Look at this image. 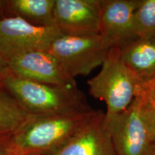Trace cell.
Returning <instances> with one entry per match:
<instances>
[{
  "instance_id": "cell-1",
  "label": "cell",
  "mask_w": 155,
  "mask_h": 155,
  "mask_svg": "<svg viewBox=\"0 0 155 155\" xmlns=\"http://www.w3.org/2000/svg\"><path fill=\"white\" fill-rule=\"evenodd\" d=\"M96 111L71 115H31L6 141L10 155H49L94 117Z\"/></svg>"
},
{
  "instance_id": "cell-2",
  "label": "cell",
  "mask_w": 155,
  "mask_h": 155,
  "mask_svg": "<svg viewBox=\"0 0 155 155\" xmlns=\"http://www.w3.org/2000/svg\"><path fill=\"white\" fill-rule=\"evenodd\" d=\"M0 86L30 115H71L94 111L85 95L74 87H61L21 78L7 69Z\"/></svg>"
},
{
  "instance_id": "cell-3",
  "label": "cell",
  "mask_w": 155,
  "mask_h": 155,
  "mask_svg": "<svg viewBox=\"0 0 155 155\" xmlns=\"http://www.w3.org/2000/svg\"><path fill=\"white\" fill-rule=\"evenodd\" d=\"M101 66L100 72L88 81V85L92 96L105 101L107 110L104 119H109L131 105L140 80L122 61L119 47L110 49Z\"/></svg>"
},
{
  "instance_id": "cell-4",
  "label": "cell",
  "mask_w": 155,
  "mask_h": 155,
  "mask_svg": "<svg viewBox=\"0 0 155 155\" xmlns=\"http://www.w3.org/2000/svg\"><path fill=\"white\" fill-rule=\"evenodd\" d=\"M111 48L100 35L78 36L63 33L54 40L48 51L75 78L90 74L102 65Z\"/></svg>"
},
{
  "instance_id": "cell-5",
  "label": "cell",
  "mask_w": 155,
  "mask_h": 155,
  "mask_svg": "<svg viewBox=\"0 0 155 155\" xmlns=\"http://www.w3.org/2000/svg\"><path fill=\"white\" fill-rule=\"evenodd\" d=\"M104 125L116 155H155V143L137 101L134 99L127 110Z\"/></svg>"
},
{
  "instance_id": "cell-6",
  "label": "cell",
  "mask_w": 155,
  "mask_h": 155,
  "mask_svg": "<svg viewBox=\"0 0 155 155\" xmlns=\"http://www.w3.org/2000/svg\"><path fill=\"white\" fill-rule=\"evenodd\" d=\"M63 34L56 26L40 27L17 17L0 19V50L7 59L37 50H48Z\"/></svg>"
},
{
  "instance_id": "cell-7",
  "label": "cell",
  "mask_w": 155,
  "mask_h": 155,
  "mask_svg": "<svg viewBox=\"0 0 155 155\" xmlns=\"http://www.w3.org/2000/svg\"><path fill=\"white\" fill-rule=\"evenodd\" d=\"M7 68L25 80L61 87L77 86L75 78L48 50L28 52L9 58Z\"/></svg>"
},
{
  "instance_id": "cell-8",
  "label": "cell",
  "mask_w": 155,
  "mask_h": 155,
  "mask_svg": "<svg viewBox=\"0 0 155 155\" xmlns=\"http://www.w3.org/2000/svg\"><path fill=\"white\" fill-rule=\"evenodd\" d=\"M101 0H55V26L71 35H99Z\"/></svg>"
},
{
  "instance_id": "cell-9",
  "label": "cell",
  "mask_w": 155,
  "mask_h": 155,
  "mask_svg": "<svg viewBox=\"0 0 155 155\" xmlns=\"http://www.w3.org/2000/svg\"><path fill=\"white\" fill-rule=\"evenodd\" d=\"M139 0H101L99 35L111 47L121 48L137 37L134 17Z\"/></svg>"
},
{
  "instance_id": "cell-10",
  "label": "cell",
  "mask_w": 155,
  "mask_h": 155,
  "mask_svg": "<svg viewBox=\"0 0 155 155\" xmlns=\"http://www.w3.org/2000/svg\"><path fill=\"white\" fill-rule=\"evenodd\" d=\"M104 114L100 110L96 111L86 126L49 155H116L104 125Z\"/></svg>"
},
{
  "instance_id": "cell-11",
  "label": "cell",
  "mask_w": 155,
  "mask_h": 155,
  "mask_svg": "<svg viewBox=\"0 0 155 155\" xmlns=\"http://www.w3.org/2000/svg\"><path fill=\"white\" fill-rule=\"evenodd\" d=\"M121 49V58L140 81L155 78V37L136 38Z\"/></svg>"
},
{
  "instance_id": "cell-12",
  "label": "cell",
  "mask_w": 155,
  "mask_h": 155,
  "mask_svg": "<svg viewBox=\"0 0 155 155\" xmlns=\"http://www.w3.org/2000/svg\"><path fill=\"white\" fill-rule=\"evenodd\" d=\"M55 0H6V17H17L40 27L55 26Z\"/></svg>"
},
{
  "instance_id": "cell-13",
  "label": "cell",
  "mask_w": 155,
  "mask_h": 155,
  "mask_svg": "<svg viewBox=\"0 0 155 155\" xmlns=\"http://www.w3.org/2000/svg\"><path fill=\"white\" fill-rule=\"evenodd\" d=\"M30 116L0 86V133L12 134L22 127Z\"/></svg>"
},
{
  "instance_id": "cell-14",
  "label": "cell",
  "mask_w": 155,
  "mask_h": 155,
  "mask_svg": "<svg viewBox=\"0 0 155 155\" xmlns=\"http://www.w3.org/2000/svg\"><path fill=\"white\" fill-rule=\"evenodd\" d=\"M134 98L147 120L155 143V78L139 83Z\"/></svg>"
},
{
  "instance_id": "cell-15",
  "label": "cell",
  "mask_w": 155,
  "mask_h": 155,
  "mask_svg": "<svg viewBox=\"0 0 155 155\" xmlns=\"http://www.w3.org/2000/svg\"><path fill=\"white\" fill-rule=\"evenodd\" d=\"M137 38L155 37V0H139L134 17Z\"/></svg>"
},
{
  "instance_id": "cell-16",
  "label": "cell",
  "mask_w": 155,
  "mask_h": 155,
  "mask_svg": "<svg viewBox=\"0 0 155 155\" xmlns=\"http://www.w3.org/2000/svg\"><path fill=\"white\" fill-rule=\"evenodd\" d=\"M7 59L0 50V76L7 71Z\"/></svg>"
},
{
  "instance_id": "cell-17",
  "label": "cell",
  "mask_w": 155,
  "mask_h": 155,
  "mask_svg": "<svg viewBox=\"0 0 155 155\" xmlns=\"http://www.w3.org/2000/svg\"><path fill=\"white\" fill-rule=\"evenodd\" d=\"M5 5L6 0H0V19L7 17L5 12Z\"/></svg>"
},
{
  "instance_id": "cell-18",
  "label": "cell",
  "mask_w": 155,
  "mask_h": 155,
  "mask_svg": "<svg viewBox=\"0 0 155 155\" xmlns=\"http://www.w3.org/2000/svg\"><path fill=\"white\" fill-rule=\"evenodd\" d=\"M7 140V139H6L5 141L0 143V155H10L7 150V145H6Z\"/></svg>"
},
{
  "instance_id": "cell-19",
  "label": "cell",
  "mask_w": 155,
  "mask_h": 155,
  "mask_svg": "<svg viewBox=\"0 0 155 155\" xmlns=\"http://www.w3.org/2000/svg\"><path fill=\"white\" fill-rule=\"evenodd\" d=\"M11 134H5V133H0V143L2 142V141H5L6 139H7L10 137Z\"/></svg>"
}]
</instances>
